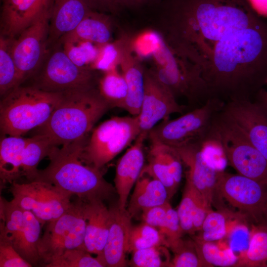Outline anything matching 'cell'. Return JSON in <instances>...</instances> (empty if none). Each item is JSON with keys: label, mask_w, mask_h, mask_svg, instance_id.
I'll list each match as a JSON object with an SVG mask.
<instances>
[{"label": "cell", "mask_w": 267, "mask_h": 267, "mask_svg": "<svg viewBox=\"0 0 267 267\" xmlns=\"http://www.w3.org/2000/svg\"><path fill=\"white\" fill-rule=\"evenodd\" d=\"M140 134L137 116H115L92 130L81 156L88 165L101 169L135 140Z\"/></svg>", "instance_id": "9c48e42d"}, {"label": "cell", "mask_w": 267, "mask_h": 267, "mask_svg": "<svg viewBox=\"0 0 267 267\" xmlns=\"http://www.w3.org/2000/svg\"><path fill=\"white\" fill-rule=\"evenodd\" d=\"M62 92L34 87H18L2 97L0 104L2 134L21 136L43 125L60 101Z\"/></svg>", "instance_id": "277c9868"}, {"label": "cell", "mask_w": 267, "mask_h": 267, "mask_svg": "<svg viewBox=\"0 0 267 267\" xmlns=\"http://www.w3.org/2000/svg\"><path fill=\"white\" fill-rule=\"evenodd\" d=\"M52 0H4L0 14V35L13 39L50 9Z\"/></svg>", "instance_id": "ac0fdd59"}, {"label": "cell", "mask_w": 267, "mask_h": 267, "mask_svg": "<svg viewBox=\"0 0 267 267\" xmlns=\"http://www.w3.org/2000/svg\"><path fill=\"white\" fill-rule=\"evenodd\" d=\"M194 241L200 258L208 267L237 266L239 258L231 248L221 249L214 242L204 241L196 237Z\"/></svg>", "instance_id": "1f68e13d"}, {"label": "cell", "mask_w": 267, "mask_h": 267, "mask_svg": "<svg viewBox=\"0 0 267 267\" xmlns=\"http://www.w3.org/2000/svg\"><path fill=\"white\" fill-rule=\"evenodd\" d=\"M184 107L179 104L171 90L152 73L144 72V91L139 114L140 134L148 135L159 122L174 113H183Z\"/></svg>", "instance_id": "5bb4252c"}, {"label": "cell", "mask_w": 267, "mask_h": 267, "mask_svg": "<svg viewBox=\"0 0 267 267\" xmlns=\"http://www.w3.org/2000/svg\"><path fill=\"white\" fill-rule=\"evenodd\" d=\"M127 35H123L116 41L99 46L97 56L90 66L93 70L104 72L116 68L119 66L124 47L128 38Z\"/></svg>", "instance_id": "836d02e7"}, {"label": "cell", "mask_w": 267, "mask_h": 267, "mask_svg": "<svg viewBox=\"0 0 267 267\" xmlns=\"http://www.w3.org/2000/svg\"><path fill=\"white\" fill-rule=\"evenodd\" d=\"M63 49L69 57L80 67H89L95 61L99 50V46L91 43L80 41H65Z\"/></svg>", "instance_id": "f35d334b"}, {"label": "cell", "mask_w": 267, "mask_h": 267, "mask_svg": "<svg viewBox=\"0 0 267 267\" xmlns=\"http://www.w3.org/2000/svg\"><path fill=\"white\" fill-rule=\"evenodd\" d=\"M169 247L175 254L170 267H208L200 258L194 241L183 240L180 238L172 243Z\"/></svg>", "instance_id": "74e56055"}, {"label": "cell", "mask_w": 267, "mask_h": 267, "mask_svg": "<svg viewBox=\"0 0 267 267\" xmlns=\"http://www.w3.org/2000/svg\"><path fill=\"white\" fill-rule=\"evenodd\" d=\"M196 238L204 241L215 242L224 238L227 234V221L225 213L211 210L202 223Z\"/></svg>", "instance_id": "ab89813d"}, {"label": "cell", "mask_w": 267, "mask_h": 267, "mask_svg": "<svg viewBox=\"0 0 267 267\" xmlns=\"http://www.w3.org/2000/svg\"><path fill=\"white\" fill-rule=\"evenodd\" d=\"M159 230L164 237L165 246L169 247L181 238L183 233L180 227L178 212L171 205L168 208L164 224Z\"/></svg>", "instance_id": "7bdbcfd3"}, {"label": "cell", "mask_w": 267, "mask_h": 267, "mask_svg": "<svg viewBox=\"0 0 267 267\" xmlns=\"http://www.w3.org/2000/svg\"><path fill=\"white\" fill-rule=\"evenodd\" d=\"M265 84L267 87V77L265 80ZM257 101L267 109V89H260L257 92Z\"/></svg>", "instance_id": "c3c4849f"}, {"label": "cell", "mask_w": 267, "mask_h": 267, "mask_svg": "<svg viewBox=\"0 0 267 267\" xmlns=\"http://www.w3.org/2000/svg\"><path fill=\"white\" fill-rule=\"evenodd\" d=\"M90 8L94 10L115 14L122 6L118 0H85Z\"/></svg>", "instance_id": "f6af8a7d"}, {"label": "cell", "mask_w": 267, "mask_h": 267, "mask_svg": "<svg viewBox=\"0 0 267 267\" xmlns=\"http://www.w3.org/2000/svg\"><path fill=\"white\" fill-rule=\"evenodd\" d=\"M262 225L267 229V195L263 210V222Z\"/></svg>", "instance_id": "681fc988"}, {"label": "cell", "mask_w": 267, "mask_h": 267, "mask_svg": "<svg viewBox=\"0 0 267 267\" xmlns=\"http://www.w3.org/2000/svg\"><path fill=\"white\" fill-rule=\"evenodd\" d=\"M123 7H138L151 2H161V0H118Z\"/></svg>", "instance_id": "7dc6e473"}, {"label": "cell", "mask_w": 267, "mask_h": 267, "mask_svg": "<svg viewBox=\"0 0 267 267\" xmlns=\"http://www.w3.org/2000/svg\"><path fill=\"white\" fill-rule=\"evenodd\" d=\"M211 206L200 192L186 181L184 191L177 212L183 233L193 234L199 231Z\"/></svg>", "instance_id": "cb8c5ba5"}, {"label": "cell", "mask_w": 267, "mask_h": 267, "mask_svg": "<svg viewBox=\"0 0 267 267\" xmlns=\"http://www.w3.org/2000/svg\"><path fill=\"white\" fill-rule=\"evenodd\" d=\"M164 39L200 73L261 18L249 0H163Z\"/></svg>", "instance_id": "6da1fadb"}, {"label": "cell", "mask_w": 267, "mask_h": 267, "mask_svg": "<svg viewBox=\"0 0 267 267\" xmlns=\"http://www.w3.org/2000/svg\"><path fill=\"white\" fill-rule=\"evenodd\" d=\"M99 82L98 91L111 108H123L128 95L125 79L117 68L104 72Z\"/></svg>", "instance_id": "f1b7e54d"}, {"label": "cell", "mask_w": 267, "mask_h": 267, "mask_svg": "<svg viewBox=\"0 0 267 267\" xmlns=\"http://www.w3.org/2000/svg\"><path fill=\"white\" fill-rule=\"evenodd\" d=\"M86 138L54 146L48 155V165L39 170L35 180L51 183L62 191L87 202L109 199L116 191L100 169L84 165L81 156Z\"/></svg>", "instance_id": "7a4b0ae2"}, {"label": "cell", "mask_w": 267, "mask_h": 267, "mask_svg": "<svg viewBox=\"0 0 267 267\" xmlns=\"http://www.w3.org/2000/svg\"><path fill=\"white\" fill-rule=\"evenodd\" d=\"M27 138L9 135L1 139L0 144V187L11 184L22 176L23 151Z\"/></svg>", "instance_id": "484cf974"}, {"label": "cell", "mask_w": 267, "mask_h": 267, "mask_svg": "<svg viewBox=\"0 0 267 267\" xmlns=\"http://www.w3.org/2000/svg\"><path fill=\"white\" fill-rule=\"evenodd\" d=\"M83 249H74L65 251L46 267H104L96 257Z\"/></svg>", "instance_id": "60d3db41"}, {"label": "cell", "mask_w": 267, "mask_h": 267, "mask_svg": "<svg viewBox=\"0 0 267 267\" xmlns=\"http://www.w3.org/2000/svg\"><path fill=\"white\" fill-rule=\"evenodd\" d=\"M55 146L57 145L53 140L44 134H38L27 138L23 153L21 168L22 176L26 178L27 182L36 179L39 163L44 158L48 156Z\"/></svg>", "instance_id": "83f0119b"}, {"label": "cell", "mask_w": 267, "mask_h": 267, "mask_svg": "<svg viewBox=\"0 0 267 267\" xmlns=\"http://www.w3.org/2000/svg\"><path fill=\"white\" fill-rule=\"evenodd\" d=\"M132 49L129 36L119 65L128 86V95L122 109L136 116L139 113L144 95L145 70Z\"/></svg>", "instance_id": "44dd1931"}, {"label": "cell", "mask_w": 267, "mask_h": 267, "mask_svg": "<svg viewBox=\"0 0 267 267\" xmlns=\"http://www.w3.org/2000/svg\"><path fill=\"white\" fill-rule=\"evenodd\" d=\"M25 215L24 227L12 244L21 256L32 267L40 266L38 245L43 226L31 212L25 210Z\"/></svg>", "instance_id": "4316f807"}, {"label": "cell", "mask_w": 267, "mask_h": 267, "mask_svg": "<svg viewBox=\"0 0 267 267\" xmlns=\"http://www.w3.org/2000/svg\"><path fill=\"white\" fill-rule=\"evenodd\" d=\"M109 209L110 222L107 241L102 252L96 257L104 267H126L132 218L127 209H121L118 204Z\"/></svg>", "instance_id": "e0dca14e"}, {"label": "cell", "mask_w": 267, "mask_h": 267, "mask_svg": "<svg viewBox=\"0 0 267 267\" xmlns=\"http://www.w3.org/2000/svg\"><path fill=\"white\" fill-rule=\"evenodd\" d=\"M0 267H31L32 266L23 259L14 247L6 232L4 222H0Z\"/></svg>", "instance_id": "b9f144b4"}, {"label": "cell", "mask_w": 267, "mask_h": 267, "mask_svg": "<svg viewBox=\"0 0 267 267\" xmlns=\"http://www.w3.org/2000/svg\"><path fill=\"white\" fill-rule=\"evenodd\" d=\"M148 163L141 173L146 174L160 181L166 188L171 199L176 193L178 185L172 176L157 144L150 142Z\"/></svg>", "instance_id": "4dcf8cb0"}, {"label": "cell", "mask_w": 267, "mask_h": 267, "mask_svg": "<svg viewBox=\"0 0 267 267\" xmlns=\"http://www.w3.org/2000/svg\"><path fill=\"white\" fill-rule=\"evenodd\" d=\"M165 245V240L159 230L144 222L132 228L130 240L129 252L150 248Z\"/></svg>", "instance_id": "8d00e7d4"}, {"label": "cell", "mask_w": 267, "mask_h": 267, "mask_svg": "<svg viewBox=\"0 0 267 267\" xmlns=\"http://www.w3.org/2000/svg\"><path fill=\"white\" fill-rule=\"evenodd\" d=\"M11 39L0 38V93L3 97L22 83L10 51Z\"/></svg>", "instance_id": "f546056e"}, {"label": "cell", "mask_w": 267, "mask_h": 267, "mask_svg": "<svg viewBox=\"0 0 267 267\" xmlns=\"http://www.w3.org/2000/svg\"><path fill=\"white\" fill-rule=\"evenodd\" d=\"M163 246L132 251L130 266L134 267H170L169 252Z\"/></svg>", "instance_id": "d590c367"}, {"label": "cell", "mask_w": 267, "mask_h": 267, "mask_svg": "<svg viewBox=\"0 0 267 267\" xmlns=\"http://www.w3.org/2000/svg\"><path fill=\"white\" fill-rule=\"evenodd\" d=\"M146 138L147 135L139 134L116 164L114 187L118 195L117 204L121 209H126L130 192L144 167V142Z\"/></svg>", "instance_id": "d6986e66"}, {"label": "cell", "mask_w": 267, "mask_h": 267, "mask_svg": "<svg viewBox=\"0 0 267 267\" xmlns=\"http://www.w3.org/2000/svg\"><path fill=\"white\" fill-rule=\"evenodd\" d=\"M49 11L50 9L45 11L16 38L11 39V55L22 83L38 71L46 57Z\"/></svg>", "instance_id": "4fadbf2b"}, {"label": "cell", "mask_w": 267, "mask_h": 267, "mask_svg": "<svg viewBox=\"0 0 267 267\" xmlns=\"http://www.w3.org/2000/svg\"><path fill=\"white\" fill-rule=\"evenodd\" d=\"M151 55L155 66L150 69L175 97H185L191 103L204 104L211 97L199 74L178 55L162 35L152 33Z\"/></svg>", "instance_id": "5b68a950"}, {"label": "cell", "mask_w": 267, "mask_h": 267, "mask_svg": "<svg viewBox=\"0 0 267 267\" xmlns=\"http://www.w3.org/2000/svg\"><path fill=\"white\" fill-rule=\"evenodd\" d=\"M170 199L166 188L160 181L141 173L134 185L127 210L133 218L148 208L169 202Z\"/></svg>", "instance_id": "d4e9b609"}, {"label": "cell", "mask_w": 267, "mask_h": 267, "mask_svg": "<svg viewBox=\"0 0 267 267\" xmlns=\"http://www.w3.org/2000/svg\"><path fill=\"white\" fill-rule=\"evenodd\" d=\"M175 148L183 164L187 168L186 181L191 183L211 206L217 179L222 171L211 158L203 141Z\"/></svg>", "instance_id": "2e32d148"}, {"label": "cell", "mask_w": 267, "mask_h": 267, "mask_svg": "<svg viewBox=\"0 0 267 267\" xmlns=\"http://www.w3.org/2000/svg\"><path fill=\"white\" fill-rule=\"evenodd\" d=\"M91 10L85 0H52L49 11L48 47L74 30Z\"/></svg>", "instance_id": "ffe728a7"}, {"label": "cell", "mask_w": 267, "mask_h": 267, "mask_svg": "<svg viewBox=\"0 0 267 267\" xmlns=\"http://www.w3.org/2000/svg\"><path fill=\"white\" fill-rule=\"evenodd\" d=\"M225 102L213 97L202 105L196 107L173 120H164L152 128L147 138L177 148L203 141L209 134L217 114Z\"/></svg>", "instance_id": "52a82bcc"}, {"label": "cell", "mask_w": 267, "mask_h": 267, "mask_svg": "<svg viewBox=\"0 0 267 267\" xmlns=\"http://www.w3.org/2000/svg\"><path fill=\"white\" fill-rule=\"evenodd\" d=\"M0 220L4 222V228L13 244L17 239L25 222V210L15 204L0 197Z\"/></svg>", "instance_id": "e575fe53"}, {"label": "cell", "mask_w": 267, "mask_h": 267, "mask_svg": "<svg viewBox=\"0 0 267 267\" xmlns=\"http://www.w3.org/2000/svg\"><path fill=\"white\" fill-rule=\"evenodd\" d=\"M267 195V185L238 174L222 171L218 176L213 199L218 196L225 199L241 213L262 225Z\"/></svg>", "instance_id": "7c38bea8"}, {"label": "cell", "mask_w": 267, "mask_h": 267, "mask_svg": "<svg viewBox=\"0 0 267 267\" xmlns=\"http://www.w3.org/2000/svg\"><path fill=\"white\" fill-rule=\"evenodd\" d=\"M9 191L11 200L24 210L31 212L42 226L62 215L69 208L72 196L47 182L14 181Z\"/></svg>", "instance_id": "30bf717a"}, {"label": "cell", "mask_w": 267, "mask_h": 267, "mask_svg": "<svg viewBox=\"0 0 267 267\" xmlns=\"http://www.w3.org/2000/svg\"><path fill=\"white\" fill-rule=\"evenodd\" d=\"M254 10L260 16L267 17V0H249Z\"/></svg>", "instance_id": "bcb514c9"}, {"label": "cell", "mask_w": 267, "mask_h": 267, "mask_svg": "<svg viewBox=\"0 0 267 267\" xmlns=\"http://www.w3.org/2000/svg\"><path fill=\"white\" fill-rule=\"evenodd\" d=\"M112 23L106 13L91 10L74 30L58 42L80 41L101 46L112 41Z\"/></svg>", "instance_id": "603a6c76"}, {"label": "cell", "mask_w": 267, "mask_h": 267, "mask_svg": "<svg viewBox=\"0 0 267 267\" xmlns=\"http://www.w3.org/2000/svg\"><path fill=\"white\" fill-rule=\"evenodd\" d=\"M222 111L267 160V109L257 101L245 99L225 102Z\"/></svg>", "instance_id": "9a60e30c"}, {"label": "cell", "mask_w": 267, "mask_h": 267, "mask_svg": "<svg viewBox=\"0 0 267 267\" xmlns=\"http://www.w3.org/2000/svg\"><path fill=\"white\" fill-rule=\"evenodd\" d=\"M87 226L84 248L96 256L101 254L106 243L110 222L109 209L103 201H85Z\"/></svg>", "instance_id": "7402d4cb"}, {"label": "cell", "mask_w": 267, "mask_h": 267, "mask_svg": "<svg viewBox=\"0 0 267 267\" xmlns=\"http://www.w3.org/2000/svg\"><path fill=\"white\" fill-rule=\"evenodd\" d=\"M46 57L33 87L54 92L94 88L93 70L76 64L63 49L57 48Z\"/></svg>", "instance_id": "8fae6325"}, {"label": "cell", "mask_w": 267, "mask_h": 267, "mask_svg": "<svg viewBox=\"0 0 267 267\" xmlns=\"http://www.w3.org/2000/svg\"><path fill=\"white\" fill-rule=\"evenodd\" d=\"M85 201L78 198L57 219L47 223L41 237L38 252L40 266L46 267L65 251L84 248L87 218Z\"/></svg>", "instance_id": "ba28073f"}, {"label": "cell", "mask_w": 267, "mask_h": 267, "mask_svg": "<svg viewBox=\"0 0 267 267\" xmlns=\"http://www.w3.org/2000/svg\"><path fill=\"white\" fill-rule=\"evenodd\" d=\"M267 263V229L264 226L251 234L248 248L237 266L261 267Z\"/></svg>", "instance_id": "d6a6232c"}, {"label": "cell", "mask_w": 267, "mask_h": 267, "mask_svg": "<svg viewBox=\"0 0 267 267\" xmlns=\"http://www.w3.org/2000/svg\"><path fill=\"white\" fill-rule=\"evenodd\" d=\"M208 136L219 144L238 174L267 185V160L222 110L215 117Z\"/></svg>", "instance_id": "8992f818"}, {"label": "cell", "mask_w": 267, "mask_h": 267, "mask_svg": "<svg viewBox=\"0 0 267 267\" xmlns=\"http://www.w3.org/2000/svg\"><path fill=\"white\" fill-rule=\"evenodd\" d=\"M111 107L94 88L62 92L60 101L38 134L57 146L87 138L96 122Z\"/></svg>", "instance_id": "3957f363"}, {"label": "cell", "mask_w": 267, "mask_h": 267, "mask_svg": "<svg viewBox=\"0 0 267 267\" xmlns=\"http://www.w3.org/2000/svg\"><path fill=\"white\" fill-rule=\"evenodd\" d=\"M170 204L169 202L158 206L148 208L142 212L143 222L153 226L158 230L165 222L167 211Z\"/></svg>", "instance_id": "ee69618b"}]
</instances>
